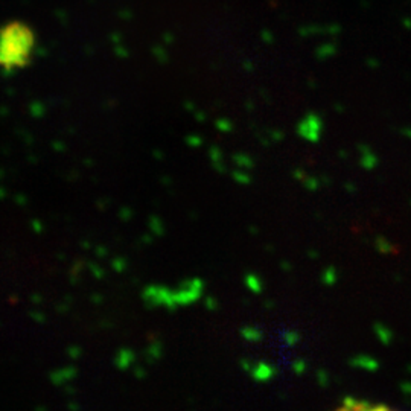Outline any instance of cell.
<instances>
[{"label": "cell", "instance_id": "obj_2", "mask_svg": "<svg viewBox=\"0 0 411 411\" xmlns=\"http://www.w3.org/2000/svg\"><path fill=\"white\" fill-rule=\"evenodd\" d=\"M335 411H396L390 407L381 404H372L367 401H356V399H346L341 407Z\"/></svg>", "mask_w": 411, "mask_h": 411}, {"label": "cell", "instance_id": "obj_1", "mask_svg": "<svg viewBox=\"0 0 411 411\" xmlns=\"http://www.w3.org/2000/svg\"><path fill=\"white\" fill-rule=\"evenodd\" d=\"M37 34L24 20L14 18L0 26V70L14 73L26 69L34 60Z\"/></svg>", "mask_w": 411, "mask_h": 411}]
</instances>
